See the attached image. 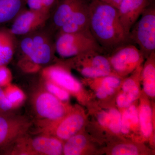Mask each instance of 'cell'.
Wrapping results in <instances>:
<instances>
[{
  "label": "cell",
  "instance_id": "1",
  "mask_svg": "<svg viewBox=\"0 0 155 155\" xmlns=\"http://www.w3.org/2000/svg\"><path fill=\"white\" fill-rule=\"evenodd\" d=\"M89 29L104 50L113 51L131 43L122 28L117 9L101 0L89 2Z\"/></svg>",
  "mask_w": 155,
  "mask_h": 155
},
{
  "label": "cell",
  "instance_id": "2",
  "mask_svg": "<svg viewBox=\"0 0 155 155\" xmlns=\"http://www.w3.org/2000/svg\"><path fill=\"white\" fill-rule=\"evenodd\" d=\"M63 150L62 142L55 137L43 134L31 137L26 134L17 140L5 153L59 155L62 153Z\"/></svg>",
  "mask_w": 155,
  "mask_h": 155
},
{
  "label": "cell",
  "instance_id": "3",
  "mask_svg": "<svg viewBox=\"0 0 155 155\" xmlns=\"http://www.w3.org/2000/svg\"><path fill=\"white\" fill-rule=\"evenodd\" d=\"M55 47L56 52L63 58H71L88 51H104L90 29L75 33L59 32Z\"/></svg>",
  "mask_w": 155,
  "mask_h": 155
},
{
  "label": "cell",
  "instance_id": "4",
  "mask_svg": "<svg viewBox=\"0 0 155 155\" xmlns=\"http://www.w3.org/2000/svg\"><path fill=\"white\" fill-rule=\"evenodd\" d=\"M136 22L129 33L130 42L138 45L143 57L155 51V8L150 5Z\"/></svg>",
  "mask_w": 155,
  "mask_h": 155
},
{
  "label": "cell",
  "instance_id": "5",
  "mask_svg": "<svg viewBox=\"0 0 155 155\" xmlns=\"http://www.w3.org/2000/svg\"><path fill=\"white\" fill-rule=\"evenodd\" d=\"M31 125V122L23 116L0 115V153H5L17 140L27 134Z\"/></svg>",
  "mask_w": 155,
  "mask_h": 155
},
{
  "label": "cell",
  "instance_id": "6",
  "mask_svg": "<svg viewBox=\"0 0 155 155\" xmlns=\"http://www.w3.org/2000/svg\"><path fill=\"white\" fill-rule=\"evenodd\" d=\"M61 100L47 91L40 92L34 101V108L43 127L58 122L65 116L66 109Z\"/></svg>",
  "mask_w": 155,
  "mask_h": 155
},
{
  "label": "cell",
  "instance_id": "7",
  "mask_svg": "<svg viewBox=\"0 0 155 155\" xmlns=\"http://www.w3.org/2000/svg\"><path fill=\"white\" fill-rule=\"evenodd\" d=\"M113 52L108 60L111 68L121 75H127L133 71L143 57L139 49L131 43L123 45Z\"/></svg>",
  "mask_w": 155,
  "mask_h": 155
},
{
  "label": "cell",
  "instance_id": "8",
  "mask_svg": "<svg viewBox=\"0 0 155 155\" xmlns=\"http://www.w3.org/2000/svg\"><path fill=\"white\" fill-rule=\"evenodd\" d=\"M50 13L23 9L14 18L10 31L14 35H26L42 28Z\"/></svg>",
  "mask_w": 155,
  "mask_h": 155
},
{
  "label": "cell",
  "instance_id": "9",
  "mask_svg": "<svg viewBox=\"0 0 155 155\" xmlns=\"http://www.w3.org/2000/svg\"><path fill=\"white\" fill-rule=\"evenodd\" d=\"M150 4V0H123L119 5L117 8L119 20L128 37L131 28Z\"/></svg>",
  "mask_w": 155,
  "mask_h": 155
},
{
  "label": "cell",
  "instance_id": "10",
  "mask_svg": "<svg viewBox=\"0 0 155 155\" xmlns=\"http://www.w3.org/2000/svg\"><path fill=\"white\" fill-rule=\"evenodd\" d=\"M31 34L32 51L29 61L39 67L48 64L51 60L55 51V43L45 32H37L36 31Z\"/></svg>",
  "mask_w": 155,
  "mask_h": 155
},
{
  "label": "cell",
  "instance_id": "11",
  "mask_svg": "<svg viewBox=\"0 0 155 155\" xmlns=\"http://www.w3.org/2000/svg\"><path fill=\"white\" fill-rule=\"evenodd\" d=\"M84 123L83 116L80 114H72L64 118L58 124H51L42 129L45 134H54L59 139L67 140L80 130Z\"/></svg>",
  "mask_w": 155,
  "mask_h": 155
},
{
  "label": "cell",
  "instance_id": "12",
  "mask_svg": "<svg viewBox=\"0 0 155 155\" xmlns=\"http://www.w3.org/2000/svg\"><path fill=\"white\" fill-rule=\"evenodd\" d=\"M42 73L45 80L49 81L69 91L77 92L81 88L79 81L68 70L61 66H50L44 69Z\"/></svg>",
  "mask_w": 155,
  "mask_h": 155
},
{
  "label": "cell",
  "instance_id": "13",
  "mask_svg": "<svg viewBox=\"0 0 155 155\" xmlns=\"http://www.w3.org/2000/svg\"><path fill=\"white\" fill-rule=\"evenodd\" d=\"M89 29V2L84 0L59 30L60 33H75Z\"/></svg>",
  "mask_w": 155,
  "mask_h": 155
},
{
  "label": "cell",
  "instance_id": "14",
  "mask_svg": "<svg viewBox=\"0 0 155 155\" xmlns=\"http://www.w3.org/2000/svg\"><path fill=\"white\" fill-rule=\"evenodd\" d=\"M84 0H60L53 15L54 25L58 30L67 22Z\"/></svg>",
  "mask_w": 155,
  "mask_h": 155
},
{
  "label": "cell",
  "instance_id": "15",
  "mask_svg": "<svg viewBox=\"0 0 155 155\" xmlns=\"http://www.w3.org/2000/svg\"><path fill=\"white\" fill-rule=\"evenodd\" d=\"M15 37L10 29L0 28V66H7L14 57L16 48Z\"/></svg>",
  "mask_w": 155,
  "mask_h": 155
},
{
  "label": "cell",
  "instance_id": "16",
  "mask_svg": "<svg viewBox=\"0 0 155 155\" xmlns=\"http://www.w3.org/2000/svg\"><path fill=\"white\" fill-rule=\"evenodd\" d=\"M25 0H0V24L13 20L23 10Z\"/></svg>",
  "mask_w": 155,
  "mask_h": 155
},
{
  "label": "cell",
  "instance_id": "17",
  "mask_svg": "<svg viewBox=\"0 0 155 155\" xmlns=\"http://www.w3.org/2000/svg\"><path fill=\"white\" fill-rule=\"evenodd\" d=\"M155 51L148 57V60L142 72L143 86L144 91L148 95L153 97L155 95Z\"/></svg>",
  "mask_w": 155,
  "mask_h": 155
},
{
  "label": "cell",
  "instance_id": "18",
  "mask_svg": "<svg viewBox=\"0 0 155 155\" xmlns=\"http://www.w3.org/2000/svg\"><path fill=\"white\" fill-rule=\"evenodd\" d=\"M86 139L81 134H75L67 140L63 146V153L65 155H80L86 146Z\"/></svg>",
  "mask_w": 155,
  "mask_h": 155
},
{
  "label": "cell",
  "instance_id": "19",
  "mask_svg": "<svg viewBox=\"0 0 155 155\" xmlns=\"http://www.w3.org/2000/svg\"><path fill=\"white\" fill-rule=\"evenodd\" d=\"M139 119L143 134L146 137H149L153 131L152 123V110L149 106L143 105L140 107Z\"/></svg>",
  "mask_w": 155,
  "mask_h": 155
},
{
  "label": "cell",
  "instance_id": "20",
  "mask_svg": "<svg viewBox=\"0 0 155 155\" xmlns=\"http://www.w3.org/2000/svg\"><path fill=\"white\" fill-rule=\"evenodd\" d=\"M6 87L4 90L5 94L14 108L21 104L25 99V95L22 91L11 84Z\"/></svg>",
  "mask_w": 155,
  "mask_h": 155
},
{
  "label": "cell",
  "instance_id": "21",
  "mask_svg": "<svg viewBox=\"0 0 155 155\" xmlns=\"http://www.w3.org/2000/svg\"><path fill=\"white\" fill-rule=\"evenodd\" d=\"M122 90L123 94L132 103L138 96V86L133 78H127L125 81L122 85Z\"/></svg>",
  "mask_w": 155,
  "mask_h": 155
},
{
  "label": "cell",
  "instance_id": "22",
  "mask_svg": "<svg viewBox=\"0 0 155 155\" xmlns=\"http://www.w3.org/2000/svg\"><path fill=\"white\" fill-rule=\"evenodd\" d=\"M45 80L46 89L48 91L61 101H66L69 99V94L67 91L49 81Z\"/></svg>",
  "mask_w": 155,
  "mask_h": 155
},
{
  "label": "cell",
  "instance_id": "23",
  "mask_svg": "<svg viewBox=\"0 0 155 155\" xmlns=\"http://www.w3.org/2000/svg\"><path fill=\"white\" fill-rule=\"evenodd\" d=\"M110 122L108 127L114 133H119L121 131L122 116L116 109H112L109 112Z\"/></svg>",
  "mask_w": 155,
  "mask_h": 155
},
{
  "label": "cell",
  "instance_id": "24",
  "mask_svg": "<svg viewBox=\"0 0 155 155\" xmlns=\"http://www.w3.org/2000/svg\"><path fill=\"white\" fill-rule=\"evenodd\" d=\"M137 148L130 144H120L116 146L112 150L113 155H136L138 154Z\"/></svg>",
  "mask_w": 155,
  "mask_h": 155
},
{
  "label": "cell",
  "instance_id": "25",
  "mask_svg": "<svg viewBox=\"0 0 155 155\" xmlns=\"http://www.w3.org/2000/svg\"><path fill=\"white\" fill-rule=\"evenodd\" d=\"M14 108L12 104L6 97L4 89L0 87V115L9 114Z\"/></svg>",
  "mask_w": 155,
  "mask_h": 155
},
{
  "label": "cell",
  "instance_id": "26",
  "mask_svg": "<svg viewBox=\"0 0 155 155\" xmlns=\"http://www.w3.org/2000/svg\"><path fill=\"white\" fill-rule=\"evenodd\" d=\"M12 74L7 66H0V87H6L11 84Z\"/></svg>",
  "mask_w": 155,
  "mask_h": 155
},
{
  "label": "cell",
  "instance_id": "27",
  "mask_svg": "<svg viewBox=\"0 0 155 155\" xmlns=\"http://www.w3.org/2000/svg\"><path fill=\"white\" fill-rule=\"evenodd\" d=\"M101 84L112 88H116L121 84V80L119 77L115 75H108L102 77Z\"/></svg>",
  "mask_w": 155,
  "mask_h": 155
},
{
  "label": "cell",
  "instance_id": "28",
  "mask_svg": "<svg viewBox=\"0 0 155 155\" xmlns=\"http://www.w3.org/2000/svg\"><path fill=\"white\" fill-rule=\"evenodd\" d=\"M25 4L28 6V9L31 11L49 12L45 10L41 0H25Z\"/></svg>",
  "mask_w": 155,
  "mask_h": 155
},
{
  "label": "cell",
  "instance_id": "29",
  "mask_svg": "<svg viewBox=\"0 0 155 155\" xmlns=\"http://www.w3.org/2000/svg\"><path fill=\"white\" fill-rule=\"evenodd\" d=\"M131 122L127 115V111H125L122 116L121 120V131L124 134H126L129 132Z\"/></svg>",
  "mask_w": 155,
  "mask_h": 155
},
{
  "label": "cell",
  "instance_id": "30",
  "mask_svg": "<svg viewBox=\"0 0 155 155\" xmlns=\"http://www.w3.org/2000/svg\"><path fill=\"white\" fill-rule=\"evenodd\" d=\"M114 92V89L102 85L98 89L96 92L97 97L100 99H104L108 95H110Z\"/></svg>",
  "mask_w": 155,
  "mask_h": 155
},
{
  "label": "cell",
  "instance_id": "31",
  "mask_svg": "<svg viewBox=\"0 0 155 155\" xmlns=\"http://www.w3.org/2000/svg\"><path fill=\"white\" fill-rule=\"evenodd\" d=\"M128 118L131 124H136L138 122L139 118L137 110L134 106H131L127 110Z\"/></svg>",
  "mask_w": 155,
  "mask_h": 155
},
{
  "label": "cell",
  "instance_id": "32",
  "mask_svg": "<svg viewBox=\"0 0 155 155\" xmlns=\"http://www.w3.org/2000/svg\"><path fill=\"white\" fill-rule=\"evenodd\" d=\"M116 101L117 105L120 107H127L132 104L123 93L121 94L118 96Z\"/></svg>",
  "mask_w": 155,
  "mask_h": 155
},
{
  "label": "cell",
  "instance_id": "33",
  "mask_svg": "<svg viewBox=\"0 0 155 155\" xmlns=\"http://www.w3.org/2000/svg\"><path fill=\"white\" fill-rule=\"evenodd\" d=\"M110 114L109 112H102L98 116V121L101 125L108 126L110 122Z\"/></svg>",
  "mask_w": 155,
  "mask_h": 155
},
{
  "label": "cell",
  "instance_id": "34",
  "mask_svg": "<svg viewBox=\"0 0 155 155\" xmlns=\"http://www.w3.org/2000/svg\"><path fill=\"white\" fill-rule=\"evenodd\" d=\"M41 1L45 10L50 12L53 6L55 4L57 0H41Z\"/></svg>",
  "mask_w": 155,
  "mask_h": 155
},
{
  "label": "cell",
  "instance_id": "35",
  "mask_svg": "<svg viewBox=\"0 0 155 155\" xmlns=\"http://www.w3.org/2000/svg\"><path fill=\"white\" fill-rule=\"evenodd\" d=\"M117 9L123 0H101Z\"/></svg>",
  "mask_w": 155,
  "mask_h": 155
}]
</instances>
